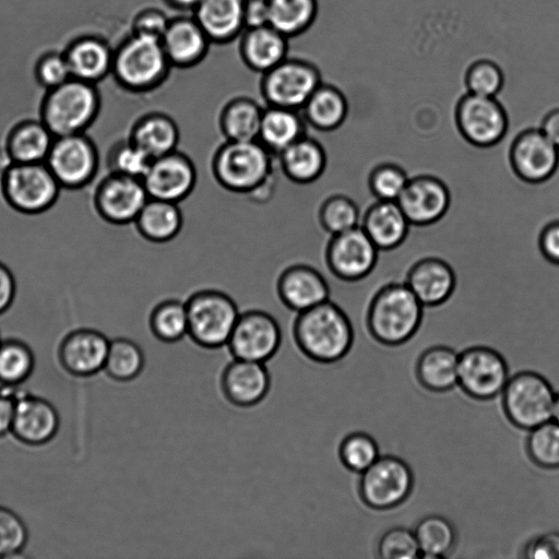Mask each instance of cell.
Wrapping results in <instances>:
<instances>
[{"instance_id": "cell-44", "label": "cell", "mask_w": 559, "mask_h": 559, "mask_svg": "<svg viewBox=\"0 0 559 559\" xmlns=\"http://www.w3.org/2000/svg\"><path fill=\"white\" fill-rule=\"evenodd\" d=\"M379 456L377 441L364 431L348 433L338 447V457L343 466L357 474L366 471Z\"/></svg>"}, {"instance_id": "cell-8", "label": "cell", "mask_w": 559, "mask_h": 559, "mask_svg": "<svg viewBox=\"0 0 559 559\" xmlns=\"http://www.w3.org/2000/svg\"><path fill=\"white\" fill-rule=\"evenodd\" d=\"M45 163L61 189L75 191L95 181L100 155L93 139L83 132L55 136Z\"/></svg>"}, {"instance_id": "cell-48", "label": "cell", "mask_w": 559, "mask_h": 559, "mask_svg": "<svg viewBox=\"0 0 559 559\" xmlns=\"http://www.w3.org/2000/svg\"><path fill=\"white\" fill-rule=\"evenodd\" d=\"M409 177L395 163H380L368 175V187L376 200L397 201Z\"/></svg>"}, {"instance_id": "cell-45", "label": "cell", "mask_w": 559, "mask_h": 559, "mask_svg": "<svg viewBox=\"0 0 559 559\" xmlns=\"http://www.w3.org/2000/svg\"><path fill=\"white\" fill-rule=\"evenodd\" d=\"M152 159L128 138L114 142L105 157L107 171L142 179Z\"/></svg>"}, {"instance_id": "cell-29", "label": "cell", "mask_w": 559, "mask_h": 559, "mask_svg": "<svg viewBox=\"0 0 559 559\" xmlns=\"http://www.w3.org/2000/svg\"><path fill=\"white\" fill-rule=\"evenodd\" d=\"M127 138L154 159L177 150L180 130L168 115L148 112L132 123Z\"/></svg>"}, {"instance_id": "cell-18", "label": "cell", "mask_w": 559, "mask_h": 559, "mask_svg": "<svg viewBox=\"0 0 559 559\" xmlns=\"http://www.w3.org/2000/svg\"><path fill=\"white\" fill-rule=\"evenodd\" d=\"M411 225L423 227L439 222L449 211L451 193L437 176L420 174L409 177L397 201Z\"/></svg>"}, {"instance_id": "cell-47", "label": "cell", "mask_w": 559, "mask_h": 559, "mask_svg": "<svg viewBox=\"0 0 559 559\" xmlns=\"http://www.w3.org/2000/svg\"><path fill=\"white\" fill-rule=\"evenodd\" d=\"M504 84V73L491 59L481 58L473 61L464 74L467 93L496 97Z\"/></svg>"}, {"instance_id": "cell-10", "label": "cell", "mask_w": 559, "mask_h": 559, "mask_svg": "<svg viewBox=\"0 0 559 559\" xmlns=\"http://www.w3.org/2000/svg\"><path fill=\"white\" fill-rule=\"evenodd\" d=\"M454 121L461 136L479 148L497 145L509 128L507 110L496 97L467 92L455 105Z\"/></svg>"}, {"instance_id": "cell-42", "label": "cell", "mask_w": 559, "mask_h": 559, "mask_svg": "<svg viewBox=\"0 0 559 559\" xmlns=\"http://www.w3.org/2000/svg\"><path fill=\"white\" fill-rule=\"evenodd\" d=\"M163 39L164 50L178 62L194 60L205 46L201 26L189 21H179L169 25Z\"/></svg>"}, {"instance_id": "cell-15", "label": "cell", "mask_w": 559, "mask_h": 559, "mask_svg": "<svg viewBox=\"0 0 559 559\" xmlns=\"http://www.w3.org/2000/svg\"><path fill=\"white\" fill-rule=\"evenodd\" d=\"M281 342L277 320L264 310L251 309L240 312L227 346L236 359L265 362L276 354Z\"/></svg>"}, {"instance_id": "cell-14", "label": "cell", "mask_w": 559, "mask_h": 559, "mask_svg": "<svg viewBox=\"0 0 559 559\" xmlns=\"http://www.w3.org/2000/svg\"><path fill=\"white\" fill-rule=\"evenodd\" d=\"M164 61V48L158 39L135 34L117 50L112 70L120 85L142 91L158 79Z\"/></svg>"}, {"instance_id": "cell-38", "label": "cell", "mask_w": 559, "mask_h": 559, "mask_svg": "<svg viewBox=\"0 0 559 559\" xmlns=\"http://www.w3.org/2000/svg\"><path fill=\"white\" fill-rule=\"evenodd\" d=\"M35 356L31 347L21 340L7 338L0 342V383L19 386L32 374Z\"/></svg>"}, {"instance_id": "cell-57", "label": "cell", "mask_w": 559, "mask_h": 559, "mask_svg": "<svg viewBox=\"0 0 559 559\" xmlns=\"http://www.w3.org/2000/svg\"><path fill=\"white\" fill-rule=\"evenodd\" d=\"M243 17L252 27H261L269 24V1L250 0L243 9Z\"/></svg>"}, {"instance_id": "cell-43", "label": "cell", "mask_w": 559, "mask_h": 559, "mask_svg": "<svg viewBox=\"0 0 559 559\" xmlns=\"http://www.w3.org/2000/svg\"><path fill=\"white\" fill-rule=\"evenodd\" d=\"M282 33L273 27H257L247 37L245 52L248 61L258 69H269L278 63L285 52Z\"/></svg>"}, {"instance_id": "cell-23", "label": "cell", "mask_w": 559, "mask_h": 559, "mask_svg": "<svg viewBox=\"0 0 559 559\" xmlns=\"http://www.w3.org/2000/svg\"><path fill=\"white\" fill-rule=\"evenodd\" d=\"M319 86V78L312 69L288 63L270 72L263 94L269 106L298 110Z\"/></svg>"}, {"instance_id": "cell-35", "label": "cell", "mask_w": 559, "mask_h": 559, "mask_svg": "<svg viewBox=\"0 0 559 559\" xmlns=\"http://www.w3.org/2000/svg\"><path fill=\"white\" fill-rule=\"evenodd\" d=\"M413 531L421 558H445L453 551L457 542V533L452 522L439 514L424 516Z\"/></svg>"}, {"instance_id": "cell-30", "label": "cell", "mask_w": 559, "mask_h": 559, "mask_svg": "<svg viewBox=\"0 0 559 559\" xmlns=\"http://www.w3.org/2000/svg\"><path fill=\"white\" fill-rule=\"evenodd\" d=\"M132 225L144 240L167 243L180 234L183 215L178 203L148 198Z\"/></svg>"}, {"instance_id": "cell-11", "label": "cell", "mask_w": 559, "mask_h": 559, "mask_svg": "<svg viewBox=\"0 0 559 559\" xmlns=\"http://www.w3.org/2000/svg\"><path fill=\"white\" fill-rule=\"evenodd\" d=\"M148 194L141 179L107 171L91 193V206L96 216L114 226L133 224Z\"/></svg>"}, {"instance_id": "cell-36", "label": "cell", "mask_w": 559, "mask_h": 559, "mask_svg": "<svg viewBox=\"0 0 559 559\" xmlns=\"http://www.w3.org/2000/svg\"><path fill=\"white\" fill-rule=\"evenodd\" d=\"M241 0H201L198 4V20L201 28L216 37L235 33L243 19Z\"/></svg>"}, {"instance_id": "cell-19", "label": "cell", "mask_w": 559, "mask_h": 559, "mask_svg": "<svg viewBox=\"0 0 559 559\" xmlns=\"http://www.w3.org/2000/svg\"><path fill=\"white\" fill-rule=\"evenodd\" d=\"M276 294L281 302L296 313L310 309L330 299V285L314 266L294 263L277 276Z\"/></svg>"}, {"instance_id": "cell-7", "label": "cell", "mask_w": 559, "mask_h": 559, "mask_svg": "<svg viewBox=\"0 0 559 559\" xmlns=\"http://www.w3.org/2000/svg\"><path fill=\"white\" fill-rule=\"evenodd\" d=\"M500 395L507 419L518 429L530 431L551 419L556 392L536 371L522 370L510 376Z\"/></svg>"}, {"instance_id": "cell-59", "label": "cell", "mask_w": 559, "mask_h": 559, "mask_svg": "<svg viewBox=\"0 0 559 559\" xmlns=\"http://www.w3.org/2000/svg\"><path fill=\"white\" fill-rule=\"evenodd\" d=\"M551 419L559 424V392L555 395Z\"/></svg>"}, {"instance_id": "cell-34", "label": "cell", "mask_w": 559, "mask_h": 559, "mask_svg": "<svg viewBox=\"0 0 559 559\" xmlns=\"http://www.w3.org/2000/svg\"><path fill=\"white\" fill-rule=\"evenodd\" d=\"M263 110L248 98H237L227 103L218 117V128L224 140H258Z\"/></svg>"}, {"instance_id": "cell-17", "label": "cell", "mask_w": 559, "mask_h": 559, "mask_svg": "<svg viewBox=\"0 0 559 559\" xmlns=\"http://www.w3.org/2000/svg\"><path fill=\"white\" fill-rule=\"evenodd\" d=\"M141 180L148 198L179 204L193 192L198 171L191 157L177 148L152 159Z\"/></svg>"}, {"instance_id": "cell-39", "label": "cell", "mask_w": 559, "mask_h": 559, "mask_svg": "<svg viewBox=\"0 0 559 559\" xmlns=\"http://www.w3.org/2000/svg\"><path fill=\"white\" fill-rule=\"evenodd\" d=\"M145 357L132 340L119 337L110 341L104 370L114 380L124 382L136 378L143 370Z\"/></svg>"}, {"instance_id": "cell-9", "label": "cell", "mask_w": 559, "mask_h": 559, "mask_svg": "<svg viewBox=\"0 0 559 559\" xmlns=\"http://www.w3.org/2000/svg\"><path fill=\"white\" fill-rule=\"evenodd\" d=\"M358 495L369 509L386 511L401 506L414 488L411 466L395 455H380L359 474Z\"/></svg>"}, {"instance_id": "cell-12", "label": "cell", "mask_w": 559, "mask_h": 559, "mask_svg": "<svg viewBox=\"0 0 559 559\" xmlns=\"http://www.w3.org/2000/svg\"><path fill=\"white\" fill-rule=\"evenodd\" d=\"M509 378L507 360L495 348L476 345L459 353L457 386L471 399H496Z\"/></svg>"}, {"instance_id": "cell-28", "label": "cell", "mask_w": 559, "mask_h": 559, "mask_svg": "<svg viewBox=\"0 0 559 559\" xmlns=\"http://www.w3.org/2000/svg\"><path fill=\"white\" fill-rule=\"evenodd\" d=\"M72 78L98 84L112 68L111 50L103 38L84 35L73 39L64 50Z\"/></svg>"}, {"instance_id": "cell-5", "label": "cell", "mask_w": 559, "mask_h": 559, "mask_svg": "<svg viewBox=\"0 0 559 559\" xmlns=\"http://www.w3.org/2000/svg\"><path fill=\"white\" fill-rule=\"evenodd\" d=\"M61 187L46 163H9L0 170V197L12 211L39 215L58 201Z\"/></svg>"}, {"instance_id": "cell-49", "label": "cell", "mask_w": 559, "mask_h": 559, "mask_svg": "<svg viewBox=\"0 0 559 559\" xmlns=\"http://www.w3.org/2000/svg\"><path fill=\"white\" fill-rule=\"evenodd\" d=\"M376 554L381 559L421 558L414 531L404 526L384 531L377 542Z\"/></svg>"}, {"instance_id": "cell-37", "label": "cell", "mask_w": 559, "mask_h": 559, "mask_svg": "<svg viewBox=\"0 0 559 559\" xmlns=\"http://www.w3.org/2000/svg\"><path fill=\"white\" fill-rule=\"evenodd\" d=\"M148 324L153 335L164 343H176L188 335L186 302L176 298L164 299L151 310Z\"/></svg>"}, {"instance_id": "cell-3", "label": "cell", "mask_w": 559, "mask_h": 559, "mask_svg": "<svg viewBox=\"0 0 559 559\" xmlns=\"http://www.w3.org/2000/svg\"><path fill=\"white\" fill-rule=\"evenodd\" d=\"M276 157L258 140L226 141L211 158V173L224 190L250 197L275 178Z\"/></svg>"}, {"instance_id": "cell-51", "label": "cell", "mask_w": 559, "mask_h": 559, "mask_svg": "<svg viewBox=\"0 0 559 559\" xmlns=\"http://www.w3.org/2000/svg\"><path fill=\"white\" fill-rule=\"evenodd\" d=\"M34 76L44 92L71 79V70L64 52L59 50L44 52L35 63Z\"/></svg>"}, {"instance_id": "cell-40", "label": "cell", "mask_w": 559, "mask_h": 559, "mask_svg": "<svg viewBox=\"0 0 559 559\" xmlns=\"http://www.w3.org/2000/svg\"><path fill=\"white\" fill-rule=\"evenodd\" d=\"M317 218L320 227L332 236L359 226L361 215L352 198L336 193L322 201Z\"/></svg>"}, {"instance_id": "cell-6", "label": "cell", "mask_w": 559, "mask_h": 559, "mask_svg": "<svg viewBox=\"0 0 559 559\" xmlns=\"http://www.w3.org/2000/svg\"><path fill=\"white\" fill-rule=\"evenodd\" d=\"M185 302L188 336L209 349L227 345L240 314L236 301L223 290L204 288L192 293Z\"/></svg>"}, {"instance_id": "cell-24", "label": "cell", "mask_w": 559, "mask_h": 559, "mask_svg": "<svg viewBox=\"0 0 559 559\" xmlns=\"http://www.w3.org/2000/svg\"><path fill=\"white\" fill-rule=\"evenodd\" d=\"M221 386L231 404L250 407L267 394L270 374L264 362L234 358L222 373Z\"/></svg>"}, {"instance_id": "cell-50", "label": "cell", "mask_w": 559, "mask_h": 559, "mask_svg": "<svg viewBox=\"0 0 559 559\" xmlns=\"http://www.w3.org/2000/svg\"><path fill=\"white\" fill-rule=\"evenodd\" d=\"M28 542V530L13 510L0 506V558L19 555Z\"/></svg>"}, {"instance_id": "cell-60", "label": "cell", "mask_w": 559, "mask_h": 559, "mask_svg": "<svg viewBox=\"0 0 559 559\" xmlns=\"http://www.w3.org/2000/svg\"><path fill=\"white\" fill-rule=\"evenodd\" d=\"M176 1L183 5H193V4H199V2L201 0H176Z\"/></svg>"}, {"instance_id": "cell-25", "label": "cell", "mask_w": 559, "mask_h": 559, "mask_svg": "<svg viewBox=\"0 0 559 559\" xmlns=\"http://www.w3.org/2000/svg\"><path fill=\"white\" fill-rule=\"evenodd\" d=\"M55 135L38 117H25L7 129L1 148L12 163H44Z\"/></svg>"}, {"instance_id": "cell-20", "label": "cell", "mask_w": 559, "mask_h": 559, "mask_svg": "<svg viewBox=\"0 0 559 559\" xmlns=\"http://www.w3.org/2000/svg\"><path fill=\"white\" fill-rule=\"evenodd\" d=\"M109 343L102 332L80 328L62 338L58 347V359L68 373L91 377L104 369Z\"/></svg>"}, {"instance_id": "cell-31", "label": "cell", "mask_w": 559, "mask_h": 559, "mask_svg": "<svg viewBox=\"0 0 559 559\" xmlns=\"http://www.w3.org/2000/svg\"><path fill=\"white\" fill-rule=\"evenodd\" d=\"M459 353L445 345L425 349L415 367L419 384L429 392L444 393L457 385Z\"/></svg>"}, {"instance_id": "cell-22", "label": "cell", "mask_w": 559, "mask_h": 559, "mask_svg": "<svg viewBox=\"0 0 559 559\" xmlns=\"http://www.w3.org/2000/svg\"><path fill=\"white\" fill-rule=\"evenodd\" d=\"M404 282L424 307H438L454 293L456 275L444 259L425 257L409 266Z\"/></svg>"}, {"instance_id": "cell-53", "label": "cell", "mask_w": 559, "mask_h": 559, "mask_svg": "<svg viewBox=\"0 0 559 559\" xmlns=\"http://www.w3.org/2000/svg\"><path fill=\"white\" fill-rule=\"evenodd\" d=\"M538 249L548 262L559 265V219L551 221L542 228Z\"/></svg>"}, {"instance_id": "cell-46", "label": "cell", "mask_w": 559, "mask_h": 559, "mask_svg": "<svg viewBox=\"0 0 559 559\" xmlns=\"http://www.w3.org/2000/svg\"><path fill=\"white\" fill-rule=\"evenodd\" d=\"M313 11V0H270L269 24L280 33H294L311 20Z\"/></svg>"}, {"instance_id": "cell-26", "label": "cell", "mask_w": 559, "mask_h": 559, "mask_svg": "<svg viewBox=\"0 0 559 559\" xmlns=\"http://www.w3.org/2000/svg\"><path fill=\"white\" fill-rule=\"evenodd\" d=\"M360 227L379 251L399 248L412 226L396 201L376 200L360 219Z\"/></svg>"}, {"instance_id": "cell-58", "label": "cell", "mask_w": 559, "mask_h": 559, "mask_svg": "<svg viewBox=\"0 0 559 559\" xmlns=\"http://www.w3.org/2000/svg\"><path fill=\"white\" fill-rule=\"evenodd\" d=\"M538 128L546 138L559 147V108L549 110L543 117Z\"/></svg>"}, {"instance_id": "cell-56", "label": "cell", "mask_w": 559, "mask_h": 559, "mask_svg": "<svg viewBox=\"0 0 559 559\" xmlns=\"http://www.w3.org/2000/svg\"><path fill=\"white\" fill-rule=\"evenodd\" d=\"M16 280L12 270L0 260V314L10 309L16 296Z\"/></svg>"}, {"instance_id": "cell-54", "label": "cell", "mask_w": 559, "mask_h": 559, "mask_svg": "<svg viewBox=\"0 0 559 559\" xmlns=\"http://www.w3.org/2000/svg\"><path fill=\"white\" fill-rule=\"evenodd\" d=\"M19 386L2 385L0 389V438L11 432Z\"/></svg>"}, {"instance_id": "cell-21", "label": "cell", "mask_w": 559, "mask_h": 559, "mask_svg": "<svg viewBox=\"0 0 559 559\" xmlns=\"http://www.w3.org/2000/svg\"><path fill=\"white\" fill-rule=\"evenodd\" d=\"M59 425V414L50 402L20 389L11 427L15 439L28 445H41L56 436Z\"/></svg>"}, {"instance_id": "cell-33", "label": "cell", "mask_w": 559, "mask_h": 559, "mask_svg": "<svg viewBox=\"0 0 559 559\" xmlns=\"http://www.w3.org/2000/svg\"><path fill=\"white\" fill-rule=\"evenodd\" d=\"M304 119L319 132H333L346 120L348 104L344 94L333 86H319L302 107Z\"/></svg>"}, {"instance_id": "cell-2", "label": "cell", "mask_w": 559, "mask_h": 559, "mask_svg": "<svg viewBox=\"0 0 559 559\" xmlns=\"http://www.w3.org/2000/svg\"><path fill=\"white\" fill-rule=\"evenodd\" d=\"M424 306L405 282H390L372 295L366 311L370 336L384 346H400L419 330Z\"/></svg>"}, {"instance_id": "cell-13", "label": "cell", "mask_w": 559, "mask_h": 559, "mask_svg": "<svg viewBox=\"0 0 559 559\" xmlns=\"http://www.w3.org/2000/svg\"><path fill=\"white\" fill-rule=\"evenodd\" d=\"M379 249L359 226L330 236L324 262L337 280L354 283L367 277L376 267Z\"/></svg>"}, {"instance_id": "cell-52", "label": "cell", "mask_w": 559, "mask_h": 559, "mask_svg": "<svg viewBox=\"0 0 559 559\" xmlns=\"http://www.w3.org/2000/svg\"><path fill=\"white\" fill-rule=\"evenodd\" d=\"M521 557L528 559H559V532L533 536L521 549Z\"/></svg>"}, {"instance_id": "cell-4", "label": "cell", "mask_w": 559, "mask_h": 559, "mask_svg": "<svg viewBox=\"0 0 559 559\" xmlns=\"http://www.w3.org/2000/svg\"><path fill=\"white\" fill-rule=\"evenodd\" d=\"M100 108L97 84L71 78L43 93L37 117L55 136H61L86 132Z\"/></svg>"}, {"instance_id": "cell-61", "label": "cell", "mask_w": 559, "mask_h": 559, "mask_svg": "<svg viewBox=\"0 0 559 559\" xmlns=\"http://www.w3.org/2000/svg\"><path fill=\"white\" fill-rule=\"evenodd\" d=\"M0 342H1V340H0Z\"/></svg>"}, {"instance_id": "cell-27", "label": "cell", "mask_w": 559, "mask_h": 559, "mask_svg": "<svg viewBox=\"0 0 559 559\" xmlns=\"http://www.w3.org/2000/svg\"><path fill=\"white\" fill-rule=\"evenodd\" d=\"M282 174L296 185H310L324 174L328 156L324 146L308 133L276 156Z\"/></svg>"}, {"instance_id": "cell-1", "label": "cell", "mask_w": 559, "mask_h": 559, "mask_svg": "<svg viewBox=\"0 0 559 559\" xmlns=\"http://www.w3.org/2000/svg\"><path fill=\"white\" fill-rule=\"evenodd\" d=\"M293 337L300 352L319 364L344 358L354 342V329L346 312L330 299L298 312Z\"/></svg>"}, {"instance_id": "cell-55", "label": "cell", "mask_w": 559, "mask_h": 559, "mask_svg": "<svg viewBox=\"0 0 559 559\" xmlns=\"http://www.w3.org/2000/svg\"><path fill=\"white\" fill-rule=\"evenodd\" d=\"M168 26L163 15L158 13H145L136 19L134 31L135 34L160 40V38H164Z\"/></svg>"}, {"instance_id": "cell-41", "label": "cell", "mask_w": 559, "mask_h": 559, "mask_svg": "<svg viewBox=\"0 0 559 559\" xmlns=\"http://www.w3.org/2000/svg\"><path fill=\"white\" fill-rule=\"evenodd\" d=\"M525 450L534 465L544 469L559 468V424L550 419L530 430Z\"/></svg>"}, {"instance_id": "cell-16", "label": "cell", "mask_w": 559, "mask_h": 559, "mask_svg": "<svg viewBox=\"0 0 559 559\" xmlns=\"http://www.w3.org/2000/svg\"><path fill=\"white\" fill-rule=\"evenodd\" d=\"M508 156L516 178L530 185L546 182L559 167V147L539 128L520 131L510 144Z\"/></svg>"}, {"instance_id": "cell-32", "label": "cell", "mask_w": 559, "mask_h": 559, "mask_svg": "<svg viewBox=\"0 0 559 559\" xmlns=\"http://www.w3.org/2000/svg\"><path fill=\"white\" fill-rule=\"evenodd\" d=\"M307 134V123L298 110L269 106L263 110L258 141L275 157Z\"/></svg>"}]
</instances>
